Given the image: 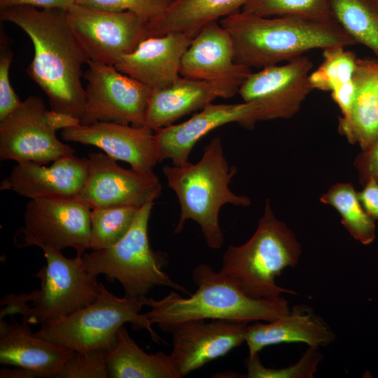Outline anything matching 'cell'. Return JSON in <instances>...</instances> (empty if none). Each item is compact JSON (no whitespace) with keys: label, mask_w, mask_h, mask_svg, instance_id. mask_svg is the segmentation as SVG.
<instances>
[{"label":"cell","mask_w":378,"mask_h":378,"mask_svg":"<svg viewBox=\"0 0 378 378\" xmlns=\"http://www.w3.org/2000/svg\"><path fill=\"white\" fill-rule=\"evenodd\" d=\"M46 265L35 274L41 289L34 291L32 308L28 305L22 314L29 324L46 322L68 316L94 302L100 294L97 276L85 269L82 258H68L60 251L39 244Z\"/></svg>","instance_id":"9c48e42d"},{"label":"cell","mask_w":378,"mask_h":378,"mask_svg":"<svg viewBox=\"0 0 378 378\" xmlns=\"http://www.w3.org/2000/svg\"><path fill=\"white\" fill-rule=\"evenodd\" d=\"M354 165L358 174L360 184L363 186L370 179L378 183V138L354 160Z\"/></svg>","instance_id":"d590c367"},{"label":"cell","mask_w":378,"mask_h":378,"mask_svg":"<svg viewBox=\"0 0 378 378\" xmlns=\"http://www.w3.org/2000/svg\"><path fill=\"white\" fill-rule=\"evenodd\" d=\"M83 74L87 80L85 104L80 124L111 122L145 125L153 90L119 71L114 66L89 61Z\"/></svg>","instance_id":"8fae6325"},{"label":"cell","mask_w":378,"mask_h":378,"mask_svg":"<svg viewBox=\"0 0 378 378\" xmlns=\"http://www.w3.org/2000/svg\"><path fill=\"white\" fill-rule=\"evenodd\" d=\"M192 280L197 289L188 298L171 291L160 300L148 298L150 309L145 316L162 331L170 332L177 325L192 320L271 321L290 310L284 297L273 300L251 298L204 263L193 270Z\"/></svg>","instance_id":"3957f363"},{"label":"cell","mask_w":378,"mask_h":378,"mask_svg":"<svg viewBox=\"0 0 378 378\" xmlns=\"http://www.w3.org/2000/svg\"><path fill=\"white\" fill-rule=\"evenodd\" d=\"M66 15L91 62L114 66L146 39L147 22L130 11H106L76 4L66 10Z\"/></svg>","instance_id":"7c38bea8"},{"label":"cell","mask_w":378,"mask_h":378,"mask_svg":"<svg viewBox=\"0 0 378 378\" xmlns=\"http://www.w3.org/2000/svg\"><path fill=\"white\" fill-rule=\"evenodd\" d=\"M335 20L378 59V0H329Z\"/></svg>","instance_id":"4316f807"},{"label":"cell","mask_w":378,"mask_h":378,"mask_svg":"<svg viewBox=\"0 0 378 378\" xmlns=\"http://www.w3.org/2000/svg\"><path fill=\"white\" fill-rule=\"evenodd\" d=\"M0 10L1 20L16 24L31 40L34 55L27 73L47 96L50 110L80 120L85 104L82 66L89 60L66 10L29 6Z\"/></svg>","instance_id":"6da1fadb"},{"label":"cell","mask_w":378,"mask_h":378,"mask_svg":"<svg viewBox=\"0 0 378 378\" xmlns=\"http://www.w3.org/2000/svg\"><path fill=\"white\" fill-rule=\"evenodd\" d=\"M247 77L199 80L181 76L164 88L153 89L147 106L145 125L155 131L173 125L193 111L202 110L218 97H233Z\"/></svg>","instance_id":"ac0fdd59"},{"label":"cell","mask_w":378,"mask_h":378,"mask_svg":"<svg viewBox=\"0 0 378 378\" xmlns=\"http://www.w3.org/2000/svg\"><path fill=\"white\" fill-rule=\"evenodd\" d=\"M302 247L293 232L274 215L266 200L256 230L244 244L230 246L219 271L246 295L276 300L295 291L278 286L275 279L288 267L297 265Z\"/></svg>","instance_id":"5b68a950"},{"label":"cell","mask_w":378,"mask_h":378,"mask_svg":"<svg viewBox=\"0 0 378 378\" xmlns=\"http://www.w3.org/2000/svg\"><path fill=\"white\" fill-rule=\"evenodd\" d=\"M147 302L146 296L118 298L100 283V294L94 302L68 316L40 325L34 334L76 352L107 351L115 345L118 330L130 323L134 330L146 329L151 339L160 344L163 340L153 330V323L144 314H140Z\"/></svg>","instance_id":"52a82bcc"},{"label":"cell","mask_w":378,"mask_h":378,"mask_svg":"<svg viewBox=\"0 0 378 378\" xmlns=\"http://www.w3.org/2000/svg\"><path fill=\"white\" fill-rule=\"evenodd\" d=\"M85 183L77 198L91 210L112 207H141L161 195L162 184L153 172L125 169L106 153L88 155Z\"/></svg>","instance_id":"5bb4252c"},{"label":"cell","mask_w":378,"mask_h":378,"mask_svg":"<svg viewBox=\"0 0 378 378\" xmlns=\"http://www.w3.org/2000/svg\"><path fill=\"white\" fill-rule=\"evenodd\" d=\"M312 68V62L304 55L284 65L264 67L251 72L238 93L244 102L257 105L261 121L291 118L314 90L309 82Z\"/></svg>","instance_id":"4fadbf2b"},{"label":"cell","mask_w":378,"mask_h":378,"mask_svg":"<svg viewBox=\"0 0 378 378\" xmlns=\"http://www.w3.org/2000/svg\"><path fill=\"white\" fill-rule=\"evenodd\" d=\"M335 337L330 327L312 310L295 306L273 321L247 326L245 342L248 356L252 357L270 345L300 342L319 348L329 345Z\"/></svg>","instance_id":"603a6c76"},{"label":"cell","mask_w":378,"mask_h":378,"mask_svg":"<svg viewBox=\"0 0 378 378\" xmlns=\"http://www.w3.org/2000/svg\"><path fill=\"white\" fill-rule=\"evenodd\" d=\"M332 100L339 106L342 118H347L352 110L355 97L356 85L354 80L342 84L330 92Z\"/></svg>","instance_id":"8d00e7d4"},{"label":"cell","mask_w":378,"mask_h":378,"mask_svg":"<svg viewBox=\"0 0 378 378\" xmlns=\"http://www.w3.org/2000/svg\"><path fill=\"white\" fill-rule=\"evenodd\" d=\"M76 4L98 10L130 11L148 23L160 16L172 0H75Z\"/></svg>","instance_id":"d6a6232c"},{"label":"cell","mask_w":378,"mask_h":378,"mask_svg":"<svg viewBox=\"0 0 378 378\" xmlns=\"http://www.w3.org/2000/svg\"><path fill=\"white\" fill-rule=\"evenodd\" d=\"M23 224L15 236L20 237L18 247L43 244L57 251L71 247L80 257L90 248L91 209L77 197L30 199Z\"/></svg>","instance_id":"30bf717a"},{"label":"cell","mask_w":378,"mask_h":378,"mask_svg":"<svg viewBox=\"0 0 378 378\" xmlns=\"http://www.w3.org/2000/svg\"><path fill=\"white\" fill-rule=\"evenodd\" d=\"M356 97L347 118L339 117L338 131L351 144L366 150L378 138V59L358 58L354 76Z\"/></svg>","instance_id":"cb8c5ba5"},{"label":"cell","mask_w":378,"mask_h":378,"mask_svg":"<svg viewBox=\"0 0 378 378\" xmlns=\"http://www.w3.org/2000/svg\"><path fill=\"white\" fill-rule=\"evenodd\" d=\"M250 0H172L147 23L146 38L172 31L197 33L204 24L241 10Z\"/></svg>","instance_id":"d4e9b609"},{"label":"cell","mask_w":378,"mask_h":378,"mask_svg":"<svg viewBox=\"0 0 378 378\" xmlns=\"http://www.w3.org/2000/svg\"><path fill=\"white\" fill-rule=\"evenodd\" d=\"M230 33L236 64L262 69L314 49L356 44L335 20L263 17L242 11L221 18Z\"/></svg>","instance_id":"7a4b0ae2"},{"label":"cell","mask_w":378,"mask_h":378,"mask_svg":"<svg viewBox=\"0 0 378 378\" xmlns=\"http://www.w3.org/2000/svg\"><path fill=\"white\" fill-rule=\"evenodd\" d=\"M251 72V69L235 63L231 36L219 21L200 28L183 54L180 67L181 76L199 80L248 76Z\"/></svg>","instance_id":"7402d4cb"},{"label":"cell","mask_w":378,"mask_h":378,"mask_svg":"<svg viewBox=\"0 0 378 378\" xmlns=\"http://www.w3.org/2000/svg\"><path fill=\"white\" fill-rule=\"evenodd\" d=\"M259 121L258 107L253 102L210 104L183 122L154 131L158 162L169 159L173 165H184L196 143L211 130L232 122L251 130Z\"/></svg>","instance_id":"9a60e30c"},{"label":"cell","mask_w":378,"mask_h":378,"mask_svg":"<svg viewBox=\"0 0 378 378\" xmlns=\"http://www.w3.org/2000/svg\"><path fill=\"white\" fill-rule=\"evenodd\" d=\"M318 347L309 346L300 359L284 368H266L260 362L259 354L246 359L248 378H312L322 360Z\"/></svg>","instance_id":"1f68e13d"},{"label":"cell","mask_w":378,"mask_h":378,"mask_svg":"<svg viewBox=\"0 0 378 378\" xmlns=\"http://www.w3.org/2000/svg\"><path fill=\"white\" fill-rule=\"evenodd\" d=\"M75 351L32 332L27 321L0 319V363L33 372L36 377L55 378Z\"/></svg>","instance_id":"44dd1931"},{"label":"cell","mask_w":378,"mask_h":378,"mask_svg":"<svg viewBox=\"0 0 378 378\" xmlns=\"http://www.w3.org/2000/svg\"><path fill=\"white\" fill-rule=\"evenodd\" d=\"M244 13L263 16H294L318 21L335 20L329 0H250Z\"/></svg>","instance_id":"4dcf8cb0"},{"label":"cell","mask_w":378,"mask_h":378,"mask_svg":"<svg viewBox=\"0 0 378 378\" xmlns=\"http://www.w3.org/2000/svg\"><path fill=\"white\" fill-rule=\"evenodd\" d=\"M78 124V118L48 110L41 97L29 96L0 120V160L44 164L73 155L75 149L56 132Z\"/></svg>","instance_id":"ba28073f"},{"label":"cell","mask_w":378,"mask_h":378,"mask_svg":"<svg viewBox=\"0 0 378 378\" xmlns=\"http://www.w3.org/2000/svg\"><path fill=\"white\" fill-rule=\"evenodd\" d=\"M237 172L235 166L229 167L219 137L213 138L204 147L197 162L164 165L162 172L181 208L174 233L181 232L186 221L191 219L200 225L208 246L220 248L224 242L218 220L221 207L226 204L248 206L251 202L250 198L234 194L229 187Z\"/></svg>","instance_id":"277c9868"},{"label":"cell","mask_w":378,"mask_h":378,"mask_svg":"<svg viewBox=\"0 0 378 378\" xmlns=\"http://www.w3.org/2000/svg\"><path fill=\"white\" fill-rule=\"evenodd\" d=\"M155 200H149L139 209L129 231L117 244L81 256L90 274L95 276L104 274L111 281H119L126 298L146 296L156 286L190 295L162 270L168 263L167 253L150 246L148 225Z\"/></svg>","instance_id":"8992f818"},{"label":"cell","mask_w":378,"mask_h":378,"mask_svg":"<svg viewBox=\"0 0 378 378\" xmlns=\"http://www.w3.org/2000/svg\"><path fill=\"white\" fill-rule=\"evenodd\" d=\"M320 201L337 211L342 225L356 240L368 245L375 239V220L364 210L353 184L333 185L321 197Z\"/></svg>","instance_id":"83f0119b"},{"label":"cell","mask_w":378,"mask_h":378,"mask_svg":"<svg viewBox=\"0 0 378 378\" xmlns=\"http://www.w3.org/2000/svg\"><path fill=\"white\" fill-rule=\"evenodd\" d=\"M358 195L366 213L373 220H378V183L370 179L358 192Z\"/></svg>","instance_id":"74e56055"},{"label":"cell","mask_w":378,"mask_h":378,"mask_svg":"<svg viewBox=\"0 0 378 378\" xmlns=\"http://www.w3.org/2000/svg\"><path fill=\"white\" fill-rule=\"evenodd\" d=\"M247 323L225 319L192 320L175 326L170 356L183 377L222 357L245 342Z\"/></svg>","instance_id":"2e32d148"},{"label":"cell","mask_w":378,"mask_h":378,"mask_svg":"<svg viewBox=\"0 0 378 378\" xmlns=\"http://www.w3.org/2000/svg\"><path fill=\"white\" fill-rule=\"evenodd\" d=\"M76 4L75 0H0V9L29 6L41 8H58L66 10Z\"/></svg>","instance_id":"f35d334b"},{"label":"cell","mask_w":378,"mask_h":378,"mask_svg":"<svg viewBox=\"0 0 378 378\" xmlns=\"http://www.w3.org/2000/svg\"><path fill=\"white\" fill-rule=\"evenodd\" d=\"M110 378H181L170 354H148L141 349L122 326L117 341L105 351Z\"/></svg>","instance_id":"484cf974"},{"label":"cell","mask_w":378,"mask_h":378,"mask_svg":"<svg viewBox=\"0 0 378 378\" xmlns=\"http://www.w3.org/2000/svg\"><path fill=\"white\" fill-rule=\"evenodd\" d=\"M377 106H378V92H377Z\"/></svg>","instance_id":"60d3db41"},{"label":"cell","mask_w":378,"mask_h":378,"mask_svg":"<svg viewBox=\"0 0 378 378\" xmlns=\"http://www.w3.org/2000/svg\"><path fill=\"white\" fill-rule=\"evenodd\" d=\"M1 378H33L35 374L25 368L15 367V368H1L0 370Z\"/></svg>","instance_id":"ab89813d"},{"label":"cell","mask_w":378,"mask_h":378,"mask_svg":"<svg viewBox=\"0 0 378 378\" xmlns=\"http://www.w3.org/2000/svg\"><path fill=\"white\" fill-rule=\"evenodd\" d=\"M13 57V52L9 38L1 29L0 31V120L13 113L22 103L10 82L9 70Z\"/></svg>","instance_id":"e575fe53"},{"label":"cell","mask_w":378,"mask_h":378,"mask_svg":"<svg viewBox=\"0 0 378 378\" xmlns=\"http://www.w3.org/2000/svg\"><path fill=\"white\" fill-rule=\"evenodd\" d=\"M108 377L105 351L76 352L67 360L55 378Z\"/></svg>","instance_id":"836d02e7"},{"label":"cell","mask_w":378,"mask_h":378,"mask_svg":"<svg viewBox=\"0 0 378 378\" xmlns=\"http://www.w3.org/2000/svg\"><path fill=\"white\" fill-rule=\"evenodd\" d=\"M139 209L122 206L92 209L90 248L99 251L117 244L129 231Z\"/></svg>","instance_id":"f1b7e54d"},{"label":"cell","mask_w":378,"mask_h":378,"mask_svg":"<svg viewBox=\"0 0 378 378\" xmlns=\"http://www.w3.org/2000/svg\"><path fill=\"white\" fill-rule=\"evenodd\" d=\"M358 57L345 47L332 46L323 49V62L312 71L309 82L314 90L331 92L353 80Z\"/></svg>","instance_id":"f546056e"},{"label":"cell","mask_w":378,"mask_h":378,"mask_svg":"<svg viewBox=\"0 0 378 378\" xmlns=\"http://www.w3.org/2000/svg\"><path fill=\"white\" fill-rule=\"evenodd\" d=\"M88 158L74 154L62 157L50 167L31 161L17 162L1 183V190H11L34 199L44 197H77L88 178Z\"/></svg>","instance_id":"d6986e66"},{"label":"cell","mask_w":378,"mask_h":378,"mask_svg":"<svg viewBox=\"0 0 378 378\" xmlns=\"http://www.w3.org/2000/svg\"><path fill=\"white\" fill-rule=\"evenodd\" d=\"M61 136L65 141L94 146L113 159L127 162L139 172H153L159 162L155 132L147 125L111 122L78 124L62 130Z\"/></svg>","instance_id":"e0dca14e"},{"label":"cell","mask_w":378,"mask_h":378,"mask_svg":"<svg viewBox=\"0 0 378 378\" xmlns=\"http://www.w3.org/2000/svg\"><path fill=\"white\" fill-rule=\"evenodd\" d=\"M197 33L172 31L147 38L114 66L152 89L164 88L181 77L182 57Z\"/></svg>","instance_id":"ffe728a7"}]
</instances>
